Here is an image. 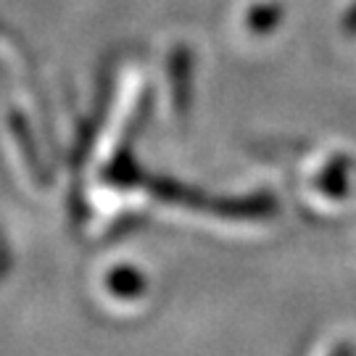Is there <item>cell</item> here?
<instances>
[{"mask_svg": "<svg viewBox=\"0 0 356 356\" xmlns=\"http://www.w3.org/2000/svg\"><path fill=\"white\" fill-rule=\"evenodd\" d=\"M108 285H111L114 293H119V296H138V293L143 291V277L135 269L122 267L108 277Z\"/></svg>", "mask_w": 356, "mask_h": 356, "instance_id": "cell-1", "label": "cell"}, {"mask_svg": "<svg viewBox=\"0 0 356 356\" xmlns=\"http://www.w3.org/2000/svg\"><path fill=\"white\" fill-rule=\"evenodd\" d=\"M335 356H351V351H348V346H343V348H338V351H335Z\"/></svg>", "mask_w": 356, "mask_h": 356, "instance_id": "cell-2", "label": "cell"}]
</instances>
